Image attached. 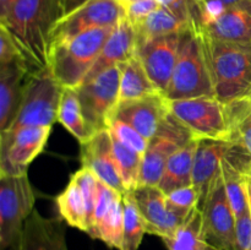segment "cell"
<instances>
[{"label": "cell", "instance_id": "6", "mask_svg": "<svg viewBox=\"0 0 251 250\" xmlns=\"http://www.w3.org/2000/svg\"><path fill=\"white\" fill-rule=\"evenodd\" d=\"M169 110L198 139L230 140L232 137L229 105L215 96L169 100Z\"/></svg>", "mask_w": 251, "mask_h": 250}, {"label": "cell", "instance_id": "15", "mask_svg": "<svg viewBox=\"0 0 251 250\" xmlns=\"http://www.w3.org/2000/svg\"><path fill=\"white\" fill-rule=\"evenodd\" d=\"M80 159L83 168L93 172L100 181L114 189L117 193H127L113 151V139L109 129L93 134L86 142L81 144Z\"/></svg>", "mask_w": 251, "mask_h": 250}, {"label": "cell", "instance_id": "18", "mask_svg": "<svg viewBox=\"0 0 251 250\" xmlns=\"http://www.w3.org/2000/svg\"><path fill=\"white\" fill-rule=\"evenodd\" d=\"M230 140L199 139L193 172V184L201 194V202L222 175V162L229 149Z\"/></svg>", "mask_w": 251, "mask_h": 250}, {"label": "cell", "instance_id": "20", "mask_svg": "<svg viewBox=\"0 0 251 250\" xmlns=\"http://www.w3.org/2000/svg\"><path fill=\"white\" fill-rule=\"evenodd\" d=\"M33 71L26 60L0 65V132L14 120L26 81Z\"/></svg>", "mask_w": 251, "mask_h": 250}, {"label": "cell", "instance_id": "38", "mask_svg": "<svg viewBox=\"0 0 251 250\" xmlns=\"http://www.w3.org/2000/svg\"><path fill=\"white\" fill-rule=\"evenodd\" d=\"M235 235H237V250L251 249V212L243 213L235 221Z\"/></svg>", "mask_w": 251, "mask_h": 250}, {"label": "cell", "instance_id": "19", "mask_svg": "<svg viewBox=\"0 0 251 250\" xmlns=\"http://www.w3.org/2000/svg\"><path fill=\"white\" fill-rule=\"evenodd\" d=\"M199 29L220 41L251 44V0H244L228 7Z\"/></svg>", "mask_w": 251, "mask_h": 250}, {"label": "cell", "instance_id": "23", "mask_svg": "<svg viewBox=\"0 0 251 250\" xmlns=\"http://www.w3.org/2000/svg\"><path fill=\"white\" fill-rule=\"evenodd\" d=\"M122 77H120V102L137 100L159 92L150 76L147 75L141 60L135 53L127 60L119 64Z\"/></svg>", "mask_w": 251, "mask_h": 250}, {"label": "cell", "instance_id": "22", "mask_svg": "<svg viewBox=\"0 0 251 250\" xmlns=\"http://www.w3.org/2000/svg\"><path fill=\"white\" fill-rule=\"evenodd\" d=\"M199 139L195 137L168 159L158 186L164 194L193 184L194 161Z\"/></svg>", "mask_w": 251, "mask_h": 250}, {"label": "cell", "instance_id": "37", "mask_svg": "<svg viewBox=\"0 0 251 250\" xmlns=\"http://www.w3.org/2000/svg\"><path fill=\"white\" fill-rule=\"evenodd\" d=\"M161 6L162 5L158 0H137L127 5L125 7V12H126L127 20L131 22L132 26H135L144 21L146 17H149L152 12L158 10Z\"/></svg>", "mask_w": 251, "mask_h": 250}, {"label": "cell", "instance_id": "28", "mask_svg": "<svg viewBox=\"0 0 251 250\" xmlns=\"http://www.w3.org/2000/svg\"><path fill=\"white\" fill-rule=\"evenodd\" d=\"M124 235V202L123 195H118L112 206L96 228L95 238L113 249L120 250Z\"/></svg>", "mask_w": 251, "mask_h": 250}, {"label": "cell", "instance_id": "14", "mask_svg": "<svg viewBox=\"0 0 251 250\" xmlns=\"http://www.w3.org/2000/svg\"><path fill=\"white\" fill-rule=\"evenodd\" d=\"M181 32L136 43L137 56L152 82L163 95L168 90L178 60Z\"/></svg>", "mask_w": 251, "mask_h": 250}, {"label": "cell", "instance_id": "13", "mask_svg": "<svg viewBox=\"0 0 251 250\" xmlns=\"http://www.w3.org/2000/svg\"><path fill=\"white\" fill-rule=\"evenodd\" d=\"M51 126H29L0 140V174H26L29 164L46 147Z\"/></svg>", "mask_w": 251, "mask_h": 250}, {"label": "cell", "instance_id": "11", "mask_svg": "<svg viewBox=\"0 0 251 250\" xmlns=\"http://www.w3.org/2000/svg\"><path fill=\"white\" fill-rule=\"evenodd\" d=\"M125 16V7L119 0H90L60 20L54 31L51 46L70 41L91 29L114 27Z\"/></svg>", "mask_w": 251, "mask_h": 250}, {"label": "cell", "instance_id": "7", "mask_svg": "<svg viewBox=\"0 0 251 250\" xmlns=\"http://www.w3.org/2000/svg\"><path fill=\"white\" fill-rule=\"evenodd\" d=\"M34 202L36 195L27 173L0 174V250L15 248L34 211Z\"/></svg>", "mask_w": 251, "mask_h": 250}, {"label": "cell", "instance_id": "31", "mask_svg": "<svg viewBox=\"0 0 251 250\" xmlns=\"http://www.w3.org/2000/svg\"><path fill=\"white\" fill-rule=\"evenodd\" d=\"M222 176L230 206L237 218L250 210L249 196H248V175L235 169L223 158Z\"/></svg>", "mask_w": 251, "mask_h": 250}, {"label": "cell", "instance_id": "39", "mask_svg": "<svg viewBox=\"0 0 251 250\" xmlns=\"http://www.w3.org/2000/svg\"><path fill=\"white\" fill-rule=\"evenodd\" d=\"M242 1H244V0H202V22H201V26L215 20L228 7L239 4Z\"/></svg>", "mask_w": 251, "mask_h": 250}, {"label": "cell", "instance_id": "27", "mask_svg": "<svg viewBox=\"0 0 251 250\" xmlns=\"http://www.w3.org/2000/svg\"><path fill=\"white\" fill-rule=\"evenodd\" d=\"M195 25H189L176 15L169 11L166 7L161 6L158 10L152 12L149 17L135 25L134 28L136 32V43L147 41V39L156 38V37L167 36V34L181 32Z\"/></svg>", "mask_w": 251, "mask_h": 250}, {"label": "cell", "instance_id": "33", "mask_svg": "<svg viewBox=\"0 0 251 250\" xmlns=\"http://www.w3.org/2000/svg\"><path fill=\"white\" fill-rule=\"evenodd\" d=\"M109 130L125 146L135 150L139 153L145 154L147 146H149V140L145 139L131 125L126 124L119 119H113L109 124Z\"/></svg>", "mask_w": 251, "mask_h": 250}, {"label": "cell", "instance_id": "25", "mask_svg": "<svg viewBox=\"0 0 251 250\" xmlns=\"http://www.w3.org/2000/svg\"><path fill=\"white\" fill-rule=\"evenodd\" d=\"M58 122L80 144H83L92 136L87 124H86L76 88L63 87L58 109Z\"/></svg>", "mask_w": 251, "mask_h": 250}, {"label": "cell", "instance_id": "12", "mask_svg": "<svg viewBox=\"0 0 251 250\" xmlns=\"http://www.w3.org/2000/svg\"><path fill=\"white\" fill-rule=\"evenodd\" d=\"M149 234L157 235L162 240L171 238L180 228L191 212L174 208L168 202L167 194L157 185H140L132 190Z\"/></svg>", "mask_w": 251, "mask_h": 250}, {"label": "cell", "instance_id": "24", "mask_svg": "<svg viewBox=\"0 0 251 250\" xmlns=\"http://www.w3.org/2000/svg\"><path fill=\"white\" fill-rule=\"evenodd\" d=\"M163 242L168 250H216L206 238L200 206L194 208L180 228Z\"/></svg>", "mask_w": 251, "mask_h": 250}, {"label": "cell", "instance_id": "36", "mask_svg": "<svg viewBox=\"0 0 251 250\" xmlns=\"http://www.w3.org/2000/svg\"><path fill=\"white\" fill-rule=\"evenodd\" d=\"M17 60H26V58L15 43L10 32L2 25H0V65Z\"/></svg>", "mask_w": 251, "mask_h": 250}, {"label": "cell", "instance_id": "42", "mask_svg": "<svg viewBox=\"0 0 251 250\" xmlns=\"http://www.w3.org/2000/svg\"><path fill=\"white\" fill-rule=\"evenodd\" d=\"M248 196H249V207L251 212V176H248Z\"/></svg>", "mask_w": 251, "mask_h": 250}, {"label": "cell", "instance_id": "35", "mask_svg": "<svg viewBox=\"0 0 251 250\" xmlns=\"http://www.w3.org/2000/svg\"><path fill=\"white\" fill-rule=\"evenodd\" d=\"M118 195H122V194L117 193L114 189L109 188L108 185H105L103 181H100L98 179V191H97V200H96V207H95V217H93V227L92 230L88 235L92 238H95L96 228H97L98 223L102 221V218L104 217L105 213L108 212V210L112 206L113 201L117 198Z\"/></svg>", "mask_w": 251, "mask_h": 250}, {"label": "cell", "instance_id": "29", "mask_svg": "<svg viewBox=\"0 0 251 250\" xmlns=\"http://www.w3.org/2000/svg\"><path fill=\"white\" fill-rule=\"evenodd\" d=\"M124 202V235L120 250H139L146 230V223L141 215L132 191L123 195Z\"/></svg>", "mask_w": 251, "mask_h": 250}, {"label": "cell", "instance_id": "40", "mask_svg": "<svg viewBox=\"0 0 251 250\" xmlns=\"http://www.w3.org/2000/svg\"><path fill=\"white\" fill-rule=\"evenodd\" d=\"M60 1L61 7L64 10V15H69L71 12H74L75 10H77L78 7H81L82 5H85L86 2L90 1V0H59ZM64 16V17H65Z\"/></svg>", "mask_w": 251, "mask_h": 250}, {"label": "cell", "instance_id": "1", "mask_svg": "<svg viewBox=\"0 0 251 250\" xmlns=\"http://www.w3.org/2000/svg\"><path fill=\"white\" fill-rule=\"evenodd\" d=\"M59 0H17L0 19L34 71L48 69L53 34L64 19Z\"/></svg>", "mask_w": 251, "mask_h": 250}, {"label": "cell", "instance_id": "30", "mask_svg": "<svg viewBox=\"0 0 251 250\" xmlns=\"http://www.w3.org/2000/svg\"><path fill=\"white\" fill-rule=\"evenodd\" d=\"M112 139L115 161H117L119 173L122 175L123 181H124L125 188H126L127 191L135 190L137 186H140V176H141L142 163H144V154L125 146L113 134Z\"/></svg>", "mask_w": 251, "mask_h": 250}, {"label": "cell", "instance_id": "43", "mask_svg": "<svg viewBox=\"0 0 251 250\" xmlns=\"http://www.w3.org/2000/svg\"><path fill=\"white\" fill-rule=\"evenodd\" d=\"M119 1H120V4L123 5V6H124V7H126L127 5L132 4V2L137 1V0H119Z\"/></svg>", "mask_w": 251, "mask_h": 250}, {"label": "cell", "instance_id": "44", "mask_svg": "<svg viewBox=\"0 0 251 250\" xmlns=\"http://www.w3.org/2000/svg\"><path fill=\"white\" fill-rule=\"evenodd\" d=\"M250 250H251V249H250Z\"/></svg>", "mask_w": 251, "mask_h": 250}, {"label": "cell", "instance_id": "8", "mask_svg": "<svg viewBox=\"0 0 251 250\" xmlns=\"http://www.w3.org/2000/svg\"><path fill=\"white\" fill-rule=\"evenodd\" d=\"M120 66L115 65L76 88L91 135L109 129L120 103Z\"/></svg>", "mask_w": 251, "mask_h": 250}, {"label": "cell", "instance_id": "4", "mask_svg": "<svg viewBox=\"0 0 251 250\" xmlns=\"http://www.w3.org/2000/svg\"><path fill=\"white\" fill-rule=\"evenodd\" d=\"M61 91L63 87L49 69L29 74L16 115L11 124L0 132V140L9 139L24 127L53 126L58 122Z\"/></svg>", "mask_w": 251, "mask_h": 250}, {"label": "cell", "instance_id": "2", "mask_svg": "<svg viewBox=\"0 0 251 250\" xmlns=\"http://www.w3.org/2000/svg\"><path fill=\"white\" fill-rule=\"evenodd\" d=\"M200 36L215 97L226 104L251 97V44Z\"/></svg>", "mask_w": 251, "mask_h": 250}, {"label": "cell", "instance_id": "9", "mask_svg": "<svg viewBox=\"0 0 251 250\" xmlns=\"http://www.w3.org/2000/svg\"><path fill=\"white\" fill-rule=\"evenodd\" d=\"M195 137L183 123L169 113L149 141L144 154L140 185H158L168 159Z\"/></svg>", "mask_w": 251, "mask_h": 250}, {"label": "cell", "instance_id": "17", "mask_svg": "<svg viewBox=\"0 0 251 250\" xmlns=\"http://www.w3.org/2000/svg\"><path fill=\"white\" fill-rule=\"evenodd\" d=\"M15 250H69L60 220L47 218L34 208L27 218Z\"/></svg>", "mask_w": 251, "mask_h": 250}, {"label": "cell", "instance_id": "26", "mask_svg": "<svg viewBox=\"0 0 251 250\" xmlns=\"http://www.w3.org/2000/svg\"><path fill=\"white\" fill-rule=\"evenodd\" d=\"M55 205L61 220L65 221L70 227L87 232L85 199L75 179L71 178L65 189L55 196Z\"/></svg>", "mask_w": 251, "mask_h": 250}, {"label": "cell", "instance_id": "32", "mask_svg": "<svg viewBox=\"0 0 251 250\" xmlns=\"http://www.w3.org/2000/svg\"><path fill=\"white\" fill-rule=\"evenodd\" d=\"M78 184L82 193L83 199H85L86 212H87V234H90L93 227V217H95V207L96 200H97V191H98V178L91 172L88 168H83L76 171L73 176Z\"/></svg>", "mask_w": 251, "mask_h": 250}, {"label": "cell", "instance_id": "21", "mask_svg": "<svg viewBox=\"0 0 251 250\" xmlns=\"http://www.w3.org/2000/svg\"><path fill=\"white\" fill-rule=\"evenodd\" d=\"M135 53H136V32L131 22L125 16L113 28L97 60L93 64L92 69L86 76L83 82L92 80L96 76L113 66L119 65L123 61L131 58Z\"/></svg>", "mask_w": 251, "mask_h": 250}, {"label": "cell", "instance_id": "5", "mask_svg": "<svg viewBox=\"0 0 251 250\" xmlns=\"http://www.w3.org/2000/svg\"><path fill=\"white\" fill-rule=\"evenodd\" d=\"M201 96H215V92L200 31L198 26H190L181 32L178 60L166 97L174 100Z\"/></svg>", "mask_w": 251, "mask_h": 250}, {"label": "cell", "instance_id": "3", "mask_svg": "<svg viewBox=\"0 0 251 250\" xmlns=\"http://www.w3.org/2000/svg\"><path fill=\"white\" fill-rule=\"evenodd\" d=\"M114 27L91 29L51 46L48 69L61 87L82 85Z\"/></svg>", "mask_w": 251, "mask_h": 250}, {"label": "cell", "instance_id": "41", "mask_svg": "<svg viewBox=\"0 0 251 250\" xmlns=\"http://www.w3.org/2000/svg\"><path fill=\"white\" fill-rule=\"evenodd\" d=\"M17 0H0V19L6 16Z\"/></svg>", "mask_w": 251, "mask_h": 250}, {"label": "cell", "instance_id": "34", "mask_svg": "<svg viewBox=\"0 0 251 250\" xmlns=\"http://www.w3.org/2000/svg\"><path fill=\"white\" fill-rule=\"evenodd\" d=\"M167 199L174 208L184 212H190L193 208L198 207L201 203V194L194 184L171 191L167 194Z\"/></svg>", "mask_w": 251, "mask_h": 250}, {"label": "cell", "instance_id": "16", "mask_svg": "<svg viewBox=\"0 0 251 250\" xmlns=\"http://www.w3.org/2000/svg\"><path fill=\"white\" fill-rule=\"evenodd\" d=\"M169 113L168 98L163 93H156L120 102L113 119H119L131 125L150 141Z\"/></svg>", "mask_w": 251, "mask_h": 250}, {"label": "cell", "instance_id": "10", "mask_svg": "<svg viewBox=\"0 0 251 250\" xmlns=\"http://www.w3.org/2000/svg\"><path fill=\"white\" fill-rule=\"evenodd\" d=\"M200 207L208 243L216 250H237V218L230 206L222 175L210 189Z\"/></svg>", "mask_w": 251, "mask_h": 250}]
</instances>
